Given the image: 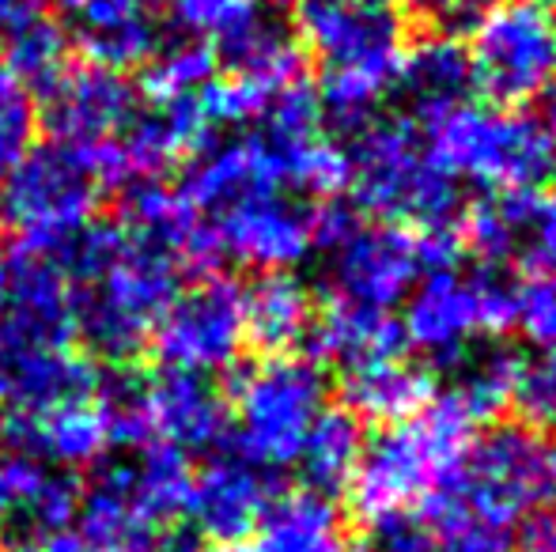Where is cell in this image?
<instances>
[{"label":"cell","mask_w":556,"mask_h":552,"mask_svg":"<svg viewBox=\"0 0 556 552\" xmlns=\"http://www.w3.org/2000/svg\"><path fill=\"white\" fill-rule=\"evenodd\" d=\"M235 454L257 470H285L300 458L311 424L326 409V375L307 356H269L231 378Z\"/></svg>","instance_id":"obj_6"},{"label":"cell","mask_w":556,"mask_h":552,"mask_svg":"<svg viewBox=\"0 0 556 552\" xmlns=\"http://www.w3.org/2000/svg\"><path fill=\"white\" fill-rule=\"evenodd\" d=\"M42 552H96V549H91L88 541L80 538V534L68 530V534H61V538H53Z\"/></svg>","instance_id":"obj_48"},{"label":"cell","mask_w":556,"mask_h":552,"mask_svg":"<svg viewBox=\"0 0 556 552\" xmlns=\"http://www.w3.org/2000/svg\"><path fill=\"white\" fill-rule=\"evenodd\" d=\"M205 552H247V549H239V545H213V549H205Z\"/></svg>","instance_id":"obj_52"},{"label":"cell","mask_w":556,"mask_h":552,"mask_svg":"<svg viewBox=\"0 0 556 552\" xmlns=\"http://www.w3.org/2000/svg\"><path fill=\"white\" fill-rule=\"evenodd\" d=\"M91 406L103 416L111 447L137 450L152 442V420H148V383L117 363L114 371H99V383L91 390Z\"/></svg>","instance_id":"obj_33"},{"label":"cell","mask_w":556,"mask_h":552,"mask_svg":"<svg viewBox=\"0 0 556 552\" xmlns=\"http://www.w3.org/2000/svg\"><path fill=\"white\" fill-rule=\"evenodd\" d=\"M409 12L428 15V20H443V15H458L469 0H402Z\"/></svg>","instance_id":"obj_46"},{"label":"cell","mask_w":556,"mask_h":552,"mask_svg":"<svg viewBox=\"0 0 556 552\" xmlns=\"http://www.w3.org/2000/svg\"><path fill=\"white\" fill-rule=\"evenodd\" d=\"M8 435H12V413H8L4 401H0V442H4Z\"/></svg>","instance_id":"obj_50"},{"label":"cell","mask_w":556,"mask_h":552,"mask_svg":"<svg viewBox=\"0 0 556 552\" xmlns=\"http://www.w3.org/2000/svg\"><path fill=\"white\" fill-rule=\"evenodd\" d=\"M125 492H129L132 508L155 526H175L186 515L193 488L190 458L182 450L167 447V442H144L137 458L122 462Z\"/></svg>","instance_id":"obj_29"},{"label":"cell","mask_w":556,"mask_h":552,"mask_svg":"<svg viewBox=\"0 0 556 552\" xmlns=\"http://www.w3.org/2000/svg\"><path fill=\"white\" fill-rule=\"evenodd\" d=\"M341 390H344V409L356 420L367 416V420H379V424H402V420H413L432 401L435 383L425 368L394 356V360L344 368Z\"/></svg>","instance_id":"obj_25"},{"label":"cell","mask_w":556,"mask_h":552,"mask_svg":"<svg viewBox=\"0 0 556 552\" xmlns=\"http://www.w3.org/2000/svg\"><path fill=\"white\" fill-rule=\"evenodd\" d=\"M68 15L76 46L88 65H103L111 73H137L160 53V8L163 0H58Z\"/></svg>","instance_id":"obj_18"},{"label":"cell","mask_w":556,"mask_h":552,"mask_svg":"<svg viewBox=\"0 0 556 552\" xmlns=\"http://www.w3.org/2000/svg\"><path fill=\"white\" fill-rule=\"evenodd\" d=\"M8 258V295L0 330L15 345L76 348V284L46 251L15 246Z\"/></svg>","instance_id":"obj_12"},{"label":"cell","mask_w":556,"mask_h":552,"mask_svg":"<svg viewBox=\"0 0 556 552\" xmlns=\"http://www.w3.org/2000/svg\"><path fill=\"white\" fill-rule=\"evenodd\" d=\"M182 269L122 235L114 261L76 284V333L91 352L129 363L148 345L160 314L182 292Z\"/></svg>","instance_id":"obj_7"},{"label":"cell","mask_w":556,"mask_h":552,"mask_svg":"<svg viewBox=\"0 0 556 552\" xmlns=\"http://www.w3.org/2000/svg\"><path fill=\"white\" fill-rule=\"evenodd\" d=\"M216 61L231 68V76H247L273 91H285L288 84L303 80V53L292 30H285L277 20L254 12L235 30H227L220 42H213Z\"/></svg>","instance_id":"obj_28"},{"label":"cell","mask_w":556,"mask_h":552,"mask_svg":"<svg viewBox=\"0 0 556 552\" xmlns=\"http://www.w3.org/2000/svg\"><path fill=\"white\" fill-rule=\"evenodd\" d=\"M0 220L30 251H58L96 223L99 185L80 152L65 144H35L0 178Z\"/></svg>","instance_id":"obj_8"},{"label":"cell","mask_w":556,"mask_h":552,"mask_svg":"<svg viewBox=\"0 0 556 552\" xmlns=\"http://www.w3.org/2000/svg\"><path fill=\"white\" fill-rule=\"evenodd\" d=\"M538 545H542V552H556V511L545 515L542 526H538Z\"/></svg>","instance_id":"obj_49"},{"label":"cell","mask_w":556,"mask_h":552,"mask_svg":"<svg viewBox=\"0 0 556 552\" xmlns=\"http://www.w3.org/2000/svg\"><path fill=\"white\" fill-rule=\"evenodd\" d=\"M0 50H4L8 73H12L30 95H42L68 65V30L46 12V15H38V20L23 23V27L8 30Z\"/></svg>","instance_id":"obj_32"},{"label":"cell","mask_w":556,"mask_h":552,"mask_svg":"<svg viewBox=\"0 0 556 552\" xmlns=\"http://www.w3.org/2000/svg\"><path fill=\"white\" fill-rule=\"evenodd\" d=\"M462 375L454 378V386L446 390V398L469 416V424H489L504 413L515 401L519 378L527 363L511 352V348H489L481 356H462L458 360Z\"/></svg>","instance_id":"obj_31"},{"label":"cell","mask_w":556,"mask_h":552,"mask_svg":"<svg viewBox=\"0 0 556 552\" xmlns=\"http://www.w3.org/2000/svg\"><path fill=\"white\" fill-rule=\"evenodd\" d=\"M435 496L511 534L556 511V439L530 424H496L466 450L458 473Z\"/></svg>","instance_id":"obj_3"},{"label":"cell","mask_w":556,"mask_h":552,"mask_svg":"<svg viewBox=\"0 0 556 552\" xmlns=\"http://www.w3.org/2000/svg\"><path fill=\"white\" fill-rule=\"evenodd\" d=\"M4 295H8V258L0 254V310H4Z\"/></svg>","instance_id":"obj_51"},{"label":"cell","mask_w":556,"mask_h":552,"mask_svg":"<svg viewBox=\"0 0 556 552\" xmlns=\"http://www.w3.org/2000/svg\"><path fill=\"white\" fill-rule=\"evenodd\" d=\"M137 84L103 65H65V73L42 91V126L53 144L73 152L96 147L129 126L137 114Z\"/></svg>","instance_id":"obj_13"},{"label":"cell","mask_w":556,"mask_h":552,"mask_svg":"<svg viewBox=\"0 0 556 552\" xmlns=\"http://www.w3.org/2000/svg\"><path fill=\"white\" fill-rule=\"evenodd\" d=\"M148 420L152 439L190 454L220 450L231 435V409L208 375L163 368L148 383Z\"/></svg>","instance_id":"obj_20"},{"label":"cell","mask_w":556,"mask_h":552,"mask_svg":"<svg viewBox=\"0 0 556 552\" xmlns=\"http://www.w3.org/2000/svg\"><path fill=\"white\" fill-rule=\"evenodd\" d=\"M420 273L417 243L397 223H359L337 251H330V280L341 303L390 310L413 292Z\"/></svg>","instance_id":"obj_15"},{"label":"cell","mask_w":556,"mask_h":552,"mask_svg":"<svg viewBox=\"0 0 556 552\" xmlns=\"http://www.w3.org/2000/svg\"><path fill=\"white\" fill-rule=\"evenodd\" d=\"M515 401H519V409L530 427L556 424V352H545L542 360L522 368Z\"/></svg>","instance_id":"obj_42"},{"label":"cell","mask_w":556,"mask_h":552,"mask_svg":"<svg viewBox=\"0 0 556 552\" xmlns=\"http://www.w3.org/2000/svg\"><path fill=\"white\" fill-rule=\"evenodd\" d=\"M4 333V330H0ZM99 371L80 348H35L0 341V401L15 420L88 401Z\"/></svg>","instance_id":"obj_17"},{"label":"cell","mask_w":556,"mask_h":552,"mask_svg":"<svg viewBox=\"0 0 556 552\" xmlns=\"http://www.w3.org/2000/svg\"><path fill=\"white\" fill-rule=\"evenodd\" d=\"M152 348L167 368L216 375L239 363L247 345L242 287L231 277H201L170 299L152 330Z\"/></svg>","instance_id":"obj_11"},{"label":"cell","mask_w":556,"mask_h":552,"mask_svg":"<svg viewBox=\"0 0 556 552\" xmlns=\"http://www.w3.org/2000/svg\"><path fill=\"white\" fill-rule=\"evenodd\" d=\"M515 325V292L492 269L477 277L432 273L413 292L402 333L435 363H458L473 337H504Z\"/></svg>","instance_id":"obj_10"},{"label":"cell","mask_w":556,"mask_h":552,"mask_svg":"<svg viewBox=\"0 0 556 552\" xmlns=\"http://www.w3.org/2000/svg\"><path fill=\"white\" fill-rule=\"evenodd\" d=\"M295 35L323 61V114L349 133L397 88L405 27L387 0H300Z\"/></svg>","instance_id":"obj_1"},{"label":"cell","mask_w":556,"mask_h":552,"mask_svg":"<svg viewBox=\"0 0 556 552\" xmlns=\"http://www.w3.org/2000/svg\"><path fill=\"white\" fill-rule=\"evenodd\" d=\"M285 185L277 167V155L262 137H231L208 140L201 152H193L190 167L182 175V193L198 213H220L254 193H277Z\"/></svg>","instance_id":"obj_21"},{"label":"cell","mask_w":556,"mask_h":552,"mask_svg":"<svg viewBox=\"0 0 556 552\" xmlns=\"http://www.w3.org/2000/svg\"><path fill=\"white\" fill-rule=\"evenodd\" d=\"M515 223V258L534 280H556V185L500 193Z\"/></svg>","instance_id":"obj_34"},{"label":"cell","mask_w":556,"mask_h":552,"mask_svg":"<svg viewBox=\"0 0 556 552\" xmlns=\"http://www.w3.org/2000/svg\"><path fill=\"white\" fill-rule=\"evenodd\" d=\"M462 251H469L484 269H496L515 258V223L507 213L504 197L477 201L458 220Z\"/></svg>","instance_id":"obj_37"},{"label":"cell","mask_w":556,"mask_h":552,"mask_svg":"<svg viewBox=\"0 0 556 552\" xmlns=\"http://www.w3.org/2000/svg\"><path fill=\"white\" fill-rule=\"evenodd\" d=\"M273 500V485L265 470L247 462L242 454H216L201 473H193L186 518L201 538L216 545H239L257 530L265 503Z\"/></svg>","instance_id":"obj_19"},{"label":"cell","mask_w":556,"mask_h":552,"mask_svg":"<svg viewBox=\"0 0 556 552\" xmlns=\"http://www.w3.org/2000/svg\"><path fill=\"white\" fill-rule=\"evenodd\" d=\"M8 439H20L23 454H30L35 462L61 473L88 470V465L103 462V454L111 450L103 416L96 413L91 398L65 409H53L46 416H27V420L12 416V435Z\"/></svg>","instance_id":"obj_23"},{"label":"cell","mask_w":556,"mask_h":552,"mask_svg":"<svg viewBox=\"0 0 556 552\" xmlns=\"http://www.w3.org/2000/svg\"><path fill=\"white\" fill-rule=\"evenodd\" d=\"M469 432V416L446 394L440 401H428L413 420L390 424L371 442H364V454L349 480L352 508L375 523L435 496L473 447Z\"/></svg>","instance_id":"obj_2"},{"label":"cell","mask_w":556,"mask_h":552,"mask_svg":"<svg viewBox=\"0 0 556 552\" xmlns=\"http://www.w3.org/2000/svg\"><path fill=\"white\" fill-rule=\"evenodd\" d=\"M38 106L35 95L0 65V178L35 147Z\"/></svg>","instance_id":"obj_39"},{"label":"cell","mask_w":556,"mask_h":552,"mask_svg":"<svg viewBox=\"0 0 556 552\" xmlns=\"http://www.w3.org/2000/svg\"><path fill=\"white\" fill-rule=\"evenodd\" d=\"M242 322L247 341L269 356H285L311 337L315 299L292 273H265L254 287H242Z\"/></svg>","instance_id":"obj_24"},{"label":"cell","mask_w":556,"mask_h":552,"mask_svg":"<svg viewBox=\"0 0 556 552\" xmlns=\"http://www.w3.org/2000/svg\"><path fill=\"white\" fill-rule=\"evenodd\" d=\"M466 53L477 88L515 111L556 76V20L542 4L500 0L469 23Z\"/></svg>","instance_id":"obj_9"},{"label":"cell","mask_w":556,"mask_h":552,"mask_svg":"<svg viewBox=\"0 0 556 552\" xmlns=\"http://www.w3.org/2000/svg\"><path fill=\"white\" fill-rule=\"evenodd\" d=\"M254 552H352L349 526L330 496L292 488L265 503Z\"/></svg>","instance_id":"obj_22"},{"label":"cell","mask_w":556,"mask_h":552,"mask_svg":"<svg viewBox=\"0 0 556 552\" xmlns=\"http://www.w3.org/2000/svg\"><path fill=\"white\" fill-rule=\"evenodd\" d=\"M0 42H4V35H0Z\"/></svg>","instance_id":"obj_55"},{"label":"cell","mask_w":556,"mask_h":552,"mask_svg":"<svg viewBox=\"0 0 556 552\" xmlns=\"http://www.w3.org/2000/svg\"><path fill=\"white\" fill-rule=\"evenodd\" d=\"M425 147L454 182L469 178L492 193L538 190L556 175L553 137L511 106H454L428 121Z\"/></svg>","instance_id":"obj_5"},{"label":"cell","mask_w":556,"mask_h":552,"mask_svg":"<svg viewBox=\"0 0 556 552\" xmlns=\"http://www.w3.org/2000/svg\"><path fill=\"white\" fill-rule=\"evenodd\" d=\"M515 325L530 345L556 352V280H530L515 292Z\"/></svg>","instance_id":"obj_41"},{"label":"cell","mask_w":556,"mask_h":552,"mask_svg":"<svg viewBox=\"0 0 556 552\" xmlns=\"http://www.w3.org/2000/svg\"><path fill=\"white\" fill-rule=\"evenodd\" d=\"M397 88L405 91L413 111L425 121H435L440 114L462 106L473 91V65H469L466 46H458L446 35L417 42L413 50H405Z\"/></svg>","instance_id":"obj_26"},{"label":"cell","mask_w":556,"mask_h":552,"mask_svg":"<svg viewBox=\"0 0 556 552\" xmlns=\"http://www.w3.org/2000/svg\"><path fill=\"white\" fill-rule=\"evenodd\" d=\"M117 231L140 251L175 261L182 273L213 277V269L224 261L205 213H198L182 193L167 190L163 182H137L125 190Z\"/></svg>","instance_id":"obj_14"},{"label":"cell","mask_w":556,"mask_h":552,"mask_svg":"<svg viewBox=\"0 0 556 552\" xmlns=\"http://www.w3.org/2000/svg\"><path fill=\"white\" fill-rule=\"evenodd\" d=\"M352 197L359 208L413 231L451 223L458 213V182L428 155L417 129L402 118H367L352 129Z\"/></svg>","instance_id":"obj_4"},{"label":"cell","mask_w":556,"mask_h":552,"mask_svg":"<svg viewBox=\"0 0 556 552\" xmlns=\"http://www.w3.org/2000/svg\"><path fill=\"white\" fill-rule=\"evenodd\" d=\"M265 144H269V140H265ZM269 147H273V155H277L280 178L292 182L295 190H307L326 201H333L337 193L349 190V182H352L349 152H344L341 144H333L330 137L318 133L307 140H295V144H269Z\"/></svg>","instance_id":"obj_35"},{"label":"cell","mask_w":556,"mask_h":552,"mask_svg":"<svg viewBox=\"0 0 556 552\" xmlns=\"http://www.w3.org/2000/svg\"><path fill=\"white\" fill-rule=\"evenodd\" d=\"M428 526L435 534V552H507L511 534L454 508L443 496H428Z\"/></svg>","instance_id":"obj_38"},{"label":"cell","mask_w":556,"mask_h":552,"mask_svg":"<svg viewBox=\"0 0 556 552\" xmlns=\"http://www.w3.org/2000/svg\"><path fill=\"white\" fill-rule=\"evenodd\" d=\"M307 341L315 345V356L337 360L341 368L394 360L405 348L402 322H394L387 310L352 307V303H341V299H333L323 314H315V325H311Z\"/></svg>","instance_id":"obj_27"},{"label":"cell","mask_w":556,"mask_h":552,"mask_svg":"<svg viewBox=\"0 0 556 552\" xmlns=\"http://www.w3.org/2000/svg\"><path fill=\"white\" fill-rule=\"evenodd\" d=\"M522 4H542L545 8V4H553V0H522Z\"/></svg>","instance_id":"obj_53"},{"label":"cell","mask_w":556,"mask_h":552,"mask_svg":"<svg viewBox=\"0 0 556 552\" xmlns=\"http://www.w3.org/2000/svg\"><path fill=\"white\" fill-rule=\"evenodd\" d=\"M163 8L186 38H201L213 46L257 12V0H163Z\"/></svg>","instance_id":"obj_40"},{"label":"cell","mask_w":556,"mask_h":552,"mask_svg":"<svg viewBox=\"0 0 556 552\" xmlns=\"http://www.w3.org/2000/svg\"><path fill=\"white\" fill-rule=\"evenodd\" d=\"M364 552H435V534L425 518H413L409 511H402V515L375 518Z\"/></svg>","instance_id":"obj_44"},{"label":"cell","mask_w":556,"mask_h":552,"mask_svg":"<svg viewBox=\"0 0 556 552\" xmlns=\"http://www.w3.org/2000/svg\"><path fill=\"white\" fill-rule=\"evenodd\" d=\"M273 4H300V0H273Z\"/></svg>","instance_id":"obj_54"},{"label":"cell","mask_w":556,"mask_h":552,"mask_svg":"<svg viewBox=\"0 0 556 552\" xmlns=\"http://www.w3.org/2000/svg\"><path fill=\"white\" fill-rule=\"evenodd\" d=\"M216 50L201 38H178V42H163L160 53L144 65V91L152 103H170L201 91L216 73Z\"/></svg>","instance_id":"obj_36"},{"label":"cell","mask_w":556,"mask_h":552,"mask_svg":"<svg viewBox=\"0 0 556 552\" xmlns=\"http://www.w3.org/2000/svg\"><path fill=\"white\" fill-rule=\"evenodd\" d=\"M50 12V0H0V35Z\"/></svg>","instance_id":"obj_45"},{"label":"cell","mask_w":556,"mask_h":552,"mask_svg":"<svg viewBox=\"0 0 556 552\" xmlns=\"http://www.w3.org/2000/svg\"><path fill=\"white\" fill-rule=\"evenodd\" d=\"M359 454H364L359 420L349 409H323L315 424H311L295 462H300L307 488L330 496L333 488H344L352 480Z\"/></svg>","instance_id":"obj_30"},{"label":"cell","mask_w":556,"mask_h":552,"mask_svg":"<svg viewBox=\"0 0 556 552\" xmlns=\"http://www.w3.org/2000/svg\"><path fill=\"white\" fill-rule=\"evenodd\" d=\"M220 258L262 273H288L315 246L311 213L280 193H254L216 213L213 220Z\"/></svg>","instance_id":"obj_16"},{"label":"cell","mask_w":556,"mask_h":552,"mask_svg":"<svg viewBox=\"0 0 556 552\" xmlns=\"http://www.w3.org/2000/svg\"><path fill=\"white\" fill-rule=\"evenodd\" d=\"M542 129L553 137V144H556V76L545 84V91H542Z\"/></svg>","instance_id":"obj_47"},{"label":"cell","mask_w":556,"mask_h":552,"mask_svg":"<svg viewBox=\"0 0 556 552\" xmlns=\"http://www.w3.org/2000/svg\"><path fill=\"white\" fill-rule=\"evenodd\" d=\"M50 465L35 462L30 454H0V534L12 526V518L23 511V503L35 496V488L46 480Z\"/></svg>","instance_id":"obj_43"}]
</instances>
